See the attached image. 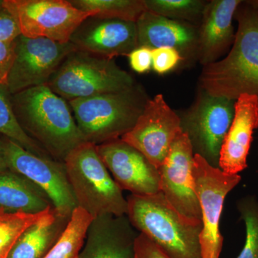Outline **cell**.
Wrapping results in <instances>:
<instances>
[{
	"label": "cell",
	"mask_w": 258,
	"mask_h": 258,
	"mask_svg": "<svg viewBox=\"0 0 258 258\" xmlns=\"http://www.w3.org/2000/svg\"><path fill=\"white\" fill-rule=\"evenodd\" d=\"M11 101L25 133L55 160L64 162L73 149L85 142L69 102L47 85L13 94Z\"/></svg>",
	"instance_id": "cell-1"
},
{
	"label": "cell",
	"mask_w": 258,
	"mask_h": 258,
	"mask_svg": "<svg viewBox=\"0 0 258 258\" xmlns=\"http://www.w3.org/2000/svg\"><path fill=\"white\" fill-rule=\"evenodd\" d=\"M235 18V42L225 58L203 66L200 89L234 101L242 95L258 98V10L242 1Z\"/></svg>",
	"instance_id": "cell-2"
},
{
	"label": "cell",
	"mask_w": 258,
	"mask_h": 258,
	"mask_svg": "<svg viewBox=\"0 0 258 258\" xmlns=\"http://www.w3.org/2000/svg\"><path fill=\"white\" fill-rule=\"evenodd\" d=\"M126 216L135 230L147 236L170 258H203L202 222L180 215L161 191L129 195Z\"/></svg>",
	"instance_id": "cell-3"
},
{
	"label": "cell",
	"mask_w": 258,
	"mask_h": 258,
	"mask_svg": "<svg viewBox=\"0 0 258 258\" xmlns=\"http://www.w3.org/2000/svg\"><path fill=\"white\" fill-rule=\"evenodd\" d=\"M149 98L143 87H133L69 101L85 142L94 145L121 138L130 132Z\"/></svg>",
	"instance_id": "cell-4"
},
{
	"label": "cell",
	"mask_w": 258,
	"mask_h": 258,
	"mask_svg": "<svg viewBox=\"0 0 258 258\" xmlns=\"http://www.w3.org/2000/svg\"><path fill=\"white\" fill-rule=\"evenodd\" d=\"M78 207L93 218L104 215H127L128 203L98 154L96 146L83 142L64 161Z\"/></svg>",
	"instance_id": "cell-5"
},
{
	"label": "cell",
	"mask_w": 258,
	"mask_h": 258,
	"mask_svg": "<svg viewBox=\"0 0 258 258\" xmlns=\"http://www.w3.org/2000/svg\"><path fill=\"white\" fill-rule=\"evenodd\" d=\"M135 84L132 75L120 69L114 59L77 49L64 58L47 86L69 102L124 91Z\"/></svg>",
	"instance_id": "cell-6"
},
{
	"label": "cell",
	"mask_w": 258,
	"mask_h": 258,
	"mask_svg": "<svg viewBox=\"0 0 258 258\" xmlns=\"http://www.w3.org/2000/svg\"><path fill=\"white\" fill-rule=\"evenodd\" d=\"M236 101L199 91L196 100L179 115L181 129L194 151L214 167L219 168L220 150L235 115Z\"/></svg>",
	"instance_id": "cell-7"
},
{
	"label": "cell",
	"mask_w": 258,
	"mask_h": 258,
	"mask_svg": "<svg viewBox=\"0 0 258 258\" xmlns=\"http://www.w3.org/2000/svg\"><path fill=\"white\" fill-rule=\"evenodd\" d=\"M16 20L21 35L68 43L85 20L91 17L69 0H3Z\"/></svg>",
	"instance_id": "cell-8"
},
{
	"label": "cell",
	"mask_w": 258,
	"mask_h": 258,
	"mask_svg": "<svg viewBox=\"0 0 258 258\" xmlns=\"http://www.w3.org/2000/svg\"><path fill=\"white\" fill-rule=\"evenodd\" d=\"M193 176L202 211L200 242L203 258H220L224 241L220 230L224 203L241 177L238 174H226L198 154L194 157Z\"/></svg>",
	"instance_id": "cell-9"
},
{
	"label": "cell",
	"mask_w": 258,
	"mask_h": 258,
	"mask_svg": "<svg viewBox=\"0 0 258 258\" xmlns=\"http://www.w3.org/2000/svg\"><path fill=\"white\" fill-rule=\"evenodd\" d=\"M8 168L28 178L49 197L54 208L64 216H72L78 208L64 162L28 152L14 141L4 138Z\"/></svg>",
	"instance_id": "cell-10"
},
{
	"label": "cell",
	"mask_w": 258,
	"mask_h": 258,
	"mask_svg": "<svg viewBox=\"0 0 258 258\" xmlns=\"http://www.w3.org/2000/svg\"><path fill=\"white\" fill-rule=\"evenodd\" d=\"M76 50L71 42L62 44L20 35L15 39V58L8 76L10 93L47 85L64 58Z\"/></svg>",
	"instance_id": "cell-11"
},
{
	"label": "cell",
	"mask_w": 258,
	"mask_h": 258,
	"mask_svg": "<svg viewBox=\"0 0 258 258\" xmlns=\"http://www.w3.org/2000/svg\"><path fill=\"white\" fill-rule=\"evenodd\" d=\"M180 132L179 115L171 109L162 94H158L149 99L133 128L120 139L159 169Z\"/></svg>",
	"instance_id": "cell-12"
},
{
	"label": "cell",
	"mask_w": 258,
	"mask_h": 258,
	"mask_svg": "<svg viewBox=\"0 0 258 258\" xmlns=\"http://www.w3.org/2000/svg\"><path fill=\"white\" fill-rule=\"evenodd\" d=\"M194 157L189 138L180 132L159 169L160 191L180 215L192 221L202 222L193 176Z\"/></svg>",
	"instance_id": "cell-13"
},
{
	"label": "cell",
	"mask_w": 258,
	"mask_h": 258,
	"mask_svg": "<svg viewBox=\"0 0 258 258\" xmlns=\"http://www.w3.org/2000/svg\"><path fill=\"white\" fill-rule=\"evenodd\" d=\"M98 154L110 174L122 190L137 196H149L160 191V175L143 154L115 139L96 146Z\"/></svg>",
	"instance_id": "cell-14"
},
{
	"label": "cell",
	"mask_w": 258,
	"mask_h": 258,
	"mask_svg": "<svg viewBox=\"0 0 258 258\" xmlns=\"http://www.w3.org/2000/svg\"><path fill=\"white\" fill-rule=\"evenodd\" d=\"M70 42L78 50L111 59L128 56L139 47L136 23L93 17L81 23Z\"/></svg>",
	"instance_id": "cell-15"
},
{
	"label": "cell",
	"mask_w": 258,
	"mask_h": 258,
	"mask_svg": "<svg viewBox=\"0 0 258 258\" xmlns=\"http://www.w3.org/2000/svg\"><path fill=\"white\" fill-rule=\"evenodd\" d=\"M240 0H212L206 3L198 27V60L203 66L215 62L235 40L232 20Z\"/></svg>",
	"instance_id": "cell-16"
},
{
	"label": "cell",
	"mask_w": 258,
	"mask_h": 258,
	"mask_svg": "<svg viewBox=\"0 0 258 258\" xmlns=\"http://www.w3.org/2000/svg\"><path fill=\"white\" fill-rule=\"evenodd\" d=\"M139 46L171 47L184 60H198V27L146 10L137 23Z\"/></svg>",
	"instance_id": "cell-17"
},
{
	"label": "cell",
	"mask_w": 258,
	"mask_h": 258,
	"mask_svg": "<svg viewBox=\"0 0 258 258\" xmlns=\"http://www.w3.org/2000/svg\"><path fill=\"white\" fill-rule=\"evenodd\" d=\"M138 235L126 215L97 217L88 227L79 258H134Z\"/></svg>",
	"instance_id": "cell-18"
},
{
	"label": "cell",
	"mask_w": 258,
	"mask_h": 258,
	"mask_svg": "<svg viewBox=\"0 0 258 258\" xmlns=\"http://www.w3.org/2000/svg\"><path fill=\"white\" fill-rule=\"evenodd\" d=\"M258 128V98L242 95L235 102L233 120L220 150L219 168L235 175L247 167L254 131Z\"/></svg>",
	"instance_id": "cell-19"
},
{
	"label": "cell",
	"mask_w": 258,
	"mask_h": 258,
	"mask_svg": "<svg viewBox=\"0 0 258 258\" xmlns=\"http://www.w3.org/2000/svg\"><path fill=\"white\" fill-rule=\"evenodd\" d=\"M52 207L47 194L28 178L10 169L0 171V211L38 214Z\"/></svg>",
	"instance_id": "cell-20"
},
{
	"label": "cell",
	"mask_w": 258,
	"mask_h": 258,
	"mask_svg": "<svg viewBox=\"0 0 258 258\" xmlns=\"http://www.w3.org/2000/svg\"><path fill=\"white\" fill-rule=\"evenodd\" d=\"M71 218L50 208L41 220L22 234L8 258H45L60 238Z\"/></svg>",
	"instance_id": "cell-21"
},
{
	"label": "cell",
	"mask_w": 258,
	"mask_h": 258,
	"mask_svg": "<svg viewBox=\"0 0 258 258\" xmlns=\"http://www.w3.org/2000/svg\"><path fill=\"white\" fill-rule=\"evenodd\" d=\"M71 4L91 17L115 19L137 23L147 10L144 0H69Z\"/></svg>",
	"instance_id": "cell-22"
},
{
	"label": "cell",
	"mask_w": 258,
	"mask_h": 258,
	"mask_svg": "<svg viewBox=\"0 0 258 258\" xmlns=\"http://www.w3.org/2000/svg\"><path fill=\"white\" fill-rule=\"evenodd\" d=\"M93 220L88 212L78 207L60 238L45 258H79Z\"/></svg>",
	"instance_id": "cell-23"
},
{
	"label": "cell",
	"mask_w": 258,
	"mask_h": 258,
	"mask_svg": "<svg viewBox=\"0 0 258 258\" xmlns=\"http://www.w3.org/2000/svg\"><path fill=\"white\" fill-rule=\"evenodd\" d=\"M11 97L8 86H0V135L14 141L32 154L52 158L22 128L13 111Z\"/></svg>",
	"instance_id": "cell-24"
},
{
	"label": "cell",
	"mask_w": 258,
	"mask_h": 258,
	"mask_svg": "<svg viewBox=\"0 0 258 258\" xmlns=\"http://www.w3.org/2000/svg\"><path fill=\"white\" fill-rule=\"evenodd\" d=\"M50 208L38 214L0 211V258H8L22 234L30 226L41 220Z\"/></svg>",
	"instance_id": "cell-25"
},
{
	"label": "cell",
	"mask_w": 258,
	"mask_h": 258,
	"mask_svg": "<svg viewBox=\"0 0 258 258\" xmlns=\"http://www.w3.org/2000/svg\"><path fill=\"white\" fill-rule=\"evenodd\" d=\"M149 11L195 25L201 22L206 3L200 0H144Z\"/></svg>",
	"instance_id": "cell-26"
},
{
	"label": "cell",
	"mask_w": 258,
	"mask_h": 258,
	"mask_svg": "<svg viewBox=\"0 0 258 258\" xmlns=\"http://www.w3.org/2000/svg\"><path fill=\"white\" fill-rule=\"evenodd\" d=\"M237 209L245 224L246 240L237 258H258V200L252 197L241 199Z\"/></svg>",
	"instance_id": "cell-27"
},
{
	"label": "cell",
	"mask_w": 258,
	"mask_h": 258,
	"mask_svg": "<svg viewBox=\"0 0 258 258\" xmlns=\"http://www.w3.org/2000/svg\"><path fill=\"white\" fill-rule=\"evenodd\" d=\"M179 51L171 47L152 50V69L159 75H164L176 69L184 61Z\"/></svg>",
	"instance_id": "cell-28"
},
{
	"label": "cell",
	"mask_w": 258,
	"mask_h": 258,
	"mask_svg": "<svg viewBox=\"0 0 258 258\" xmlns=\"http://www.w3.org/2000/svg\"><path fill=\"white\" fill-rule=\"evenodd\" d=\"M152 50L150 47L139 46L128 54L129 64L135 72L143 74L152 69Z\"/></svg>",
	"instance_id": "cell-29"
},
{
	"label": "cell",
	"mask_w": 258,
	"mask_h": 258,
	"mask_svg": "<svg viewBox=\"0 0 258 258\" xmlns=\"http://www.w3.org/2000/svg\"><path fill=\"white\" fill-rule=\"evenodd\" d=\"M134 258H170L147 236L139 233L135 240Z\"/></svg>",
	"instance_id": "cell-30"
},
{
	"label": "cell",
	"mask_w": 258,
	"mask_h": 258,
	"mask_svg": "<svg viewBox=\"0 0 258 258\" xmlns=\"http://www.w3.org/2000/svg\"><path fill=\"white\" fill-rule=\"evenodd\" d=\"M15 40L0 42V86H8V79L15 58Z\"/></svg>",
	"instance_id": "cell-31"
},
{
	"label": "cell",
	"mask_w": 258,
	"mask_h": 258,
	"mask_svg": "<svg viewBox=\"0 0 258 258\" xmlns=\"http://www.w3.org/2000/svg\"><path fill=\"white\" fill-rule=\"evenodd\" d=\"M21 35L16 20L4 7L0 8V42L14 41Z\"/></svg>",
	"instance_id": "cell-32"
},
{
	"label": "cell",
	"mask_w": 258,
	"mask_h": 258,
	"mask_svg": "<svg viewBox=\"0 0 258 258\" xmlns=\"http://www.w3.org/2000/svg\"><path fill=\"white\" fill-rule=\"evenodd\" d=\"M4 138V136H3V138H0V171L9 169L5 157Z\"/></svg>",
	"instance_id": "cell-33"
},
{
	"label": "cell",
	"mask_w": 258,
	"mask_h": 258,
	"mask_svg": "<svg viewBox=\"0 0 258 258\" xmlns=\"http://www.w3.org/2000/svg\"><path fill=\"white\" fill-rule=\"evenodd\" d=\"M246 2H247V3H248L249 5H251V6L258 10V0H250V1Z\"/></svg>",
	"instance_id": "cell-34"
},
{
	"label": "cell",
	"mask_w": 258,
	"mask_h": 258,
	"mask_svg": "<svg viewBox=\"0 0 258 258\" xmlns=\"http://www.w3.org/2000/svg\"><path fill=\"white\" fill-rule=\"evenodd\" d=\"M3 0H0V8L3 7Z\"/></svg>",
	"instance_id": "cell-35"
}]
</instances>
